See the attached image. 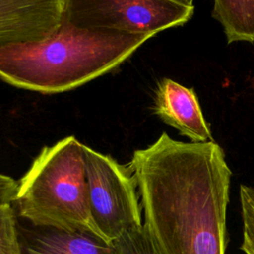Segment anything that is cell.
Returning <instances> with one entry per match:
<instances>
[{"label":"cell","instance_id":"8fae6325","mask_svg":"<svg viewBox=\"0 0 254 254\" xmlns=\"http://www.w3.org/2000/svg\"><path fill=\"white\" fill-rule=\"evenodd\" d=\"M0 254H22L19 227L12 203L0 206Z\"/></svg>","mask_w":254,"mask_h":254},{"label":"cell","instance_id":"7a4b0ae2","mask_svg":"<svg viewBox=\"0 0 254 254\" xmlns=\"http://www.w3.org/2000/svg\"><path fill=\"white\" fill-rule=\"evenodd\" d=\"M150 38L81 29L63 17L46 40L0 49V78L42 93L64 92L114 69Z\"/></svg>","mask_w":254,"mask_h":254},{"label":"cell","instance_id":"7c38bea8","mask_svg":"<svg viewBox=\"0 0 254 254\" xmlns=\"http://www.w3.org/2000/svg\"><path fill=\"white\" fill-rule=\"evenodd\" d=\"M112 244L115 254H158L143 224L128 230Z\"/></svg>","mask_w":254,"mask_h":254},{"label":"cell","instance_id":"6da1fadb","mask_svg":"<svg viewBox=\"0 0 254 254\" xmlns=\"http://www.w3.org/2000/svg\"><path fill=\"white\" fill-rule=\"evenodd\" d=\"M128 169L158 254H225L231 170L217 143L163 132L133 153Z\"/></svg>","mask_w":254,"mask_h":254},{"label":"cell","instance_id":"8992f818","mask_svg":"<svg viewBox=\"0 0 254 254\" xmlns=\"http://www.w3.org/2000/svg\"><path fill=\"white\" fill-rule=\"evenodd\" d=\"M64 11V0H0V49L46 40Z\"/></svg>","mask_w":254,"mask_h":254},{"label":"cell","instance_id":"4fadbf2b","mask_svg":"<svg viewBox=\"0 0 254 254\" xmlns=\"http://www.w3.org/2000/svg\"><path fill=\"white\" fill-rule=\"evenodd\" d=\"M18 190V183L11 177L0 174V206L13 203Z\"/></svg>","mask_w":254,"mask_h":254},{"label":"cell","instance_id":"9c48e42d","mask_svg":"<svg viewBox=\"0 0 254 254\" xmlns=\"http://www.w3.org/2000/svg\"><path fill=\"white\" fill-rule=\"evenodd\" d=\"M212 17L222 26L228 44L254 43V0H213Z\"/></svg>","mask_w":254,"mask_h":254},{"label":"cell","instance_id":"5bb4252c","mask_svg":"<svg viewBox=\"0 0 254 254\" xmlns=\"http://www.w3.org/2000/svg\"><path fill=\"white\" fill-rule=\"evenodd\" d=\"M174 1H177V2L185 4V5H189V6H191L193 3V0H174Z\"/></svg>","mask_w":254,"mask_h":254},{"label":"cell","instance_id":"277c9868","mask_svg":"<svg viewBox=\"0 0 254 254\" xmlns=\"http://www.w3.org/2000/svg\"><path fill=\"white\" fill-rule=\"evenodd\" d=\"M193 11L174 0H64V18L81 29L152 38L186 24Z\"/></svg>","mask_w":254,"mask_h":254},{"label":"cell","instance_id":"52a82bcc","mask_svg":"<svg viewBox=\"0 0 254 254\" xmlns=\"http://www.w3.org/2000/svg\"><path fill=\"white\" fill-rule=\"evenodd\" d=\"M154 112L166 124L176 128L190 142L212 140L210 127L203 117L193 88L163 78L157 85Z\"/></svg>","mask_w":254,"mask_h":254},{"label":"cell","instance_id":"5b68a950","mask_svg":"<svg viewBox=\"0 0 254 254\" xmlns=\"http://www.w3.org/2000/svg\"><path fill=\"white\" fill-rule=\"evenodd\" d=\"M83 163L92 220L109 243L141 226L142 209L133 175L108 155L83 145Z\"/></svg>","mask_w":254,"mask_h":254},{"label":"cell","instance_id":"30bf717a","mask_svg":"<svg viewBox=\"0 0 254 254\" xmlns=\"http://www.w3.org/2000/svg\"><path fill=\"white\" fill-rule=\"evenodd\" d=\"M239 200L242 219V242L244 254H254V188L240 185Z\"/></svg>","mask_w":254,"mask_h":254},{"label":"cell","instance_id":"ba28073f","mask_svg":"<svg viewBox=\"0 0 254 254\" xmlns=\"http://www.w3.org/2000/svg\"><path fill=\"white\" fill-rule=\"evenodd\" d=\"M22 254H115L112 243L85 232L19 227Z\"/></svg>","mask_w":254,"mask_h":254},{"label":"cell","instance_id":"3957f363","mask_svg":"<svg viewBox=\"0 0 254 254\" xmlns=\"http://www.w3.org/2000/svg\"><path fill=\"white\" fill-rule=\"evenodd\" d=\"M14 202L34 226L101 237L89 209L83 144L73 136L41 151L18 183Z\"/></svg>","mask_w":254,"mask_h":254}]
</instances>
